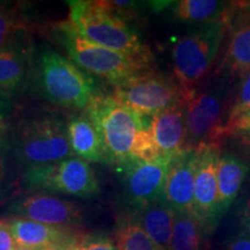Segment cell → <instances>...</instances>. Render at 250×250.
<instances>
[{
	"label": "cell",
	"mask_w": 250,
	"mask_h": 250,
	"mask_svg": "<svg viewBox=\"0 0 250 250\" xmlns=\"http://www.w3.org/2000/svg\"><path fill=\"white\" fill-rule=\"evenodd\" d=\"M14 110V103L12 96L0 90V123H4L8 117H11Z\"/></svg>",
	"instance_id": "obj_32"
},
{
	"label": "cell",
	"mask_w": 250,
	"mask_h": 250,
	"mask_svg": "<svg viewBox=\"0 0 250 250\" xmlns=\"http://www.w3.org/2000/svg\"><path fill=\"white\" fill-rule=\"evenodd\" d=\"M116 242L118 250H159L143 229L138 219L122 221L117 228Z\"/></svg>",
	"instance_id": "obj_23"
},
{
	"label": "cell",
	"mask_w": 250,
	"mask_h": 250,
	"mask_svg": "<svg viewBox=\"0 0 250 250\" xmlns=\"http://www.w3.org/2000/svg\"><path fill=\"white\" fill-rule=\"evenodd\" d=\"M17 248L8 223L0 220V250H14Z\"/></svg>",
	"instance_id": "obj_31"
},
{
	"label": "cell",
	"mask_w": 250,
	"mask_h": 250,
	"mask_svg": "<svg viewBox=\"0 0 250 250\" xmlns=\"http://www.w3.org/2000/svg\"><path fill=\"white\" fill-rule=\"evenodd\" d=\"M23 183L31 190L86 198L96 196L100 191L92 167L78 156L23 169Z\"/></svg>",
	"instance_id": "obj_8"
},
{
	"label": "cell",
	"mask_w": 250,
	"mask_h": 250,
	"mask_svg": "<svg viewBox=\"0 0 250 250\" xmlns=\"http://www.w3.org/2000/svg\"><path fill=\"white\" fill-rule=\"evenodd\" d=\"M204 227L192 212H177L169 250H201Z\"/></svg>",
	"instance_id": "obj_22"
},
{
	"label": "cell",
	"mask_w": 250,
	"mask_h": 250,
	"mask_svg": "<svg viewBox=\"0 0 250 250\" xmlns=\"http://www.w3.org/2000/svg\"><path fill=\"white\" fill-rule=\"evenodd\" d=\"M67 134L72 152L86 162L104 161L101 139L89 117L74 115L67 120Z\"/></svg>",
	"instance_id": "obj_19"
},
{
	"label": "cell",
	"mask_w": 250,
	"mask_h": 250,
	"mask_svg": "<svg viewBox=\"0 0 250 250\" xmlns=\"http://www.w3.org/2000/svg\"><path fill=\"white\" fill-rule=\"evenodd\" d=\"M250 109V70L239 80L237 87L234 93L232 101L228 105L226 125L230 124L234 120H236L240 115ZM224 129V131H225Z\"/></svg>",
	"instance_id": "obj_24"
},
{
	"label": "cell",
	"mask_w": 250,
	"mask_h": 250,
	"mask_svg": "<svg viewBox=\"0 0 250 250\" xmlns=\"http://www.w3.org/2000/svg\"><path fill=\"white\" fill-rule=\"evenodd\" d=\"M239 144L241 147L245 149V152L250 156V134H245V136H239Z\"/></svg>",
	"instance_id": "obj_34"
},
{
	"label": "cell",
	"mask_w": 250,
	"mask_h": 250,
	"mask_svg": "<svg viewBox=\"0 0 250 250\" xmlns=\"http://www.w3.org/2000/svg\"><path fill=\"white\" fill-rule=\"evenodd\" d=\"M229 34L217 73L220 81L229 85L250 70V23L229 28Z\"/></svg>",
	"instance_id": "obj_17"
},
{
	"label": "cell",
	"mask_w": 250,
	"mask_h": 250,
	"mask_svg": "<svg viewBox=\"0 0 250 250\" xmlns=\"http://www.w3.org/2000/svg\"><path fill=\"white\" fill-rule=\"evenodd\" d=\"M174 160V159H173ZM171 159L155 161L134 160L124 166V190L137 211L161 198Z\"/></svg>",
	"instance_id": "obj_11"
},
{
	"label": "cell",
	"mask_w": 250,
	"mask_h": 250,
	"mask_svg": "<svg viewBox=\"0 0 250 250\" xmlns=\"http://www.w3.org/2000/svg\"><path fill=\"white\" fill-rule=\"evenodd\" d=\"M4 123H0V137L4 134V131H5V126H4Z\"/></svg>",
	"instance_id": "obj_36"
},
{
	"label": "cell",
	"mask_w": 250,
	"mask_h": 250,
	"mask_svg": "<svg viewBox=\"0 0 250 250\" xmlns=\"http://www.w3.org/2000/svg\"><path fill=\"white\" fill-rule=\"evenodd\" d=\"M61 250H80V241L72 242L70 245L65 246L64 248H62Z\"/></svg>",
	"instance_id": "obj_35"
},
{
	"label": "cell",
	"mask_w": 250,
	"mask_h": 250,
	"mask_svg": "<svg viewBox=\"0 0 250 250\" xmlns=\"http://www.w3.org/2000/svg\"><path fill=\"white\" fill-rule=\"evenodd\" d=\"M80 250H118V248L110 237L90 235L81 240Z\"/></svg>",
	"instance_id": "obj_28"
},
{
	"label": "cell",
	"mask_w": 250,
	"mask_h": 250,
	"mask_svg": "<svg viewBox=\"0 0 250 250\" xmlns=\"http://www.w3.org/2000/svg\"><path fill=\"white\" fill-rule=\"evenodd\" d=\"M224 250H250V235L239 230L224 242Z\"/></svg>",
	"instance_id": "obj_30"
},
{
	"label": "cell",
	"mask_w": 250,
	"mask_h": 250,
	"mask_svg": "<svg viewBox=\"0 0 250 250\" xmlns=\"http://www.w3.org/2000/svg\"><path fill=\"white\" fill-rule=\"evenodd\" d=\"M227 28L250 23V0L246 1H230L229 11L225 18Z\"/></svg>",
	"instance_id": "obj_26"
},
{
	"label": "cell",
	"mask_w": 250,
	"mask_h": 250,
	"mask_svg": "<svg viewBox=\"0 0 250 250\" xmlns=\"http://www.w3.org/2000/svg\"><path fill=\"white\" fill-rule=\"evenodd\" d=\"M8 210L18 218L58 227L71 228L72 225L81 220L79 208L73 203L45 193H35L15 199Z\"/></svg>",
	"instance_id": "obj_12"
},
{
	"label": "cell",
	"mask_w": 250,
	"mask_h": 250,
	"mask_svg": "<svg viewBox=\"0 0 250 250\" xmlns=\"http://www.w3.org/2000/svg\"><path fill=\"white\" fill-rule=\"evenodd\" d=\"M249 174V165L239 155L220 152L218 160V192L220 217L229 210Z\"/></svg>",
	"instance_id": "obj_18"
},
{
	"label": "cell",
	"mask_w": 250,
	"mask_h": 250,
	"mask_svg": "<svg viewBox=\"0 0 250 250\" xmlns=\"http://www.w3.org/2000/svg\"><path fill=\"white\" fill-rule=\"evenodd\" d=\"M101 139L104 161L126 166L133 160V153L140 134L147 124L144 117L112 95L99 94L85 109Z\"/></svg>",
	"instance_id": "obj_4"
},
{
	"label": "cell",
	"mask_w": 250,
	"mask_h": 250,
	"mask_svg": "<svg viewBox=\"0 0 250 250\" xmlns=\"http://www.w3.org/2000/svg\"><path fill=\"white\" fill-rule=\"evenodd\" d=\"M15 245L19 248L56 250L78 241L71 228L51 226L23 218L8 221Z\"/></svg>",
	"instance_id": "obj_15"
},
{
	"label": "cell",
	"mask_w": 250,
	"mask_h": 250,
	"mask_svg": "<svg viewBox=\"0 0 250 250\" xmlns=\"http://www.w3.org/2000/svg\"><path fill=\"white\" fill-rule=\"evenodd\" d=\"M245 134H250V109L227 125L224 131V138L228 136L239 137Z\"/></svg>",
	"instance_id": "obj_29"
},
{
	"label": "cell",
	"mask_w": 250,
	"mask_h": 250,
	"mask_svg": "<svg viewBox=\"0 0 250 250\" xmlns=\"http://www.w3.org/2000/svg\"><path fill=\"white\" fill-rule=\"evenodd\" d=\"M219 155L218 146L198 148L192 213L201 221L206 232H211L221 219L217 177Z\"/></svg>",
	"instance_id": "obj_10"
},
{
	"label": "cell",
	"mask_w": 250,
	"mask_h": 250,
	"mask_svg": "<svg viewBox=\"0 0 250 250\" xmlns=\"http://www.w3.org/2000/svg\"><path fill=\"white\" fill-rule=\"evenodd\" d=\"M138 221L159 250H169L175 212L161 199L151 203L139 212Z\"/></svg>",
	"instance_id": "obj_21"
},
{
	"label": "cell",
	"mask_w": 250,
	"mask_h": 250,
	"mask_svg": "<svg viewBox=\"0 0 250 250\" xmlns=\"http://www.w3.org/2000/svg\"><path fill=\"white\" fill-rule=\"evenodd\" d=\"M37 80L45 99L62 108L86 109L99 95L92 78L55 50L40 55Z\"/></svg>",
	"instance_id": "obj_6"
},
{
	"label": "cell",
	"mask_w": 250,
	"mask_h": 250,
	"mask_svg": "<svg viewBox=\"0 0 250 250\" xmlns=\"http://www.w3.org/2000/svg\"><path fill=\"white\" fill-rule=\"evenodd\" d=\"M240 225H241V230L250 235V201L247 203L240 214Z\"/></svg>",
	"instance_id": "obj_33"
},
{
	"label": "cell",
	"mask_w": 250,
	"mask_h": 250,
	"mask_svg": "<svg viewBox=\"0 0 250 250\" xmlns=\"http://www.w3.org/2000/svg\"><path fill=\"white\" fill-rule=\"evenodd\" d=\"M230 1L219 0H180L170 6L173 19L182 23L203 26L225 20L229 11Z\"/></svg>",
	"instance_id": "obj_20"
},
{
	"label": "cell",
	"mask_w": 250,
	"mask_h": 250,
	"mask_svg": "<svg viewBox=\"0 0 250 250\" xmlns=\"http://www.w3.org/2000/svg\"><path fill=\"white\" fill-rule=\"evenodd\" d=\"M23 30L24 26L15 9L0 1V49Z\"/></svg>",
	"instance_id": "obj_25"
},
{
	"label": "cell",
	"mask_w": 250,
	"mask_h": 250,
	"mask_svg": "<svg viewBox=\"0 0 250 250\" xmlns=\"http://www.w3.org/2000/svg\"><path fill=\"white\" fill-rule=\"evenodd\" d=\"M68 21L83 39L134 57L152 56L138 31L111 7L109 1L76 0L68 2Z\"/></svg>",
	"instance_id": "obj_1"
},
{
	"label": "cell",
	"mask_w": 250,
	"mask_h": 250,
	"mask_svg": "<svg viewBox=\"0 0 250 250\" xmlns=\"http://www.w3.org/2000/svg\"><path fill=\"white\" fill-rule=\"evenodd\" d=\"M31 51L24 30L0 49V90L13 98L22 90L31 70Z\"/></svg>",
	"instance_id": "obj_16"
},
{
	"label": "cell",
	"mask_w": 250,
	"mask_h": 250,
	"mask_svg": "<svg viewBox=\"0 0 250 250\" xmlns=\"http://www.w3.org/2000/svg\"><path fill=\"white\" fill-rule=\"evenodd\" d=\"M9 144L13 158L23 169L56 164L73 155L68 142L67 121L55 112L28 115L18 124Z\"/></svg>",
	"instance_id": "obj_3"
},
{
	"label": "cell",
	"mask_w": 250,
	"mask_h": 250,
	"mask_svg": "<svg viewBox=\"0 0 250 250\" xmlns=\"http://www.w3.org/2000/svg\"><path fill=\"white\" fill-rule=\"evenodd\" d=\"M11 156H13L11 144H9V140L5 138V136L2 134L0 137V190L4 189L6 183L8 182V162Z\"/></svg>",
	"instance_id": "obj_27"
},
{
	"label": "cell",
	"mask_w": 250,
	"mask_h": 250,
	"mask_svg": "<svg viewBox=\"0 0 250 250\" xmlns=\"http://www.w3.org/2000/svg\"><path fill=\"white\" fill-rule=\"evenodd\" d=\"M62 248H64V247H62ZM61 249H56V250H61ZM14 250H37V249H26V248H19V247H17Z\"/></svg>",
	"instance_id": "obj_37"
},
{
	"label": "cell",
	"mask_w": 250,
	"mask_h": 250,
	"mask_svg": "<svg viewBox=\"0 0 250 250\" xmlns=\"http://www.w3.org/2000/svg\"><path fill=\"white\" fill-rule=\"evenodd\" d=\"M227 31L226 21L219 20L193 28L175 43L174 76L186 101L211 71Z\"/></svg>",
	"instance_id": "obj_5"
},
{
	"label": "cell",
	"mask_w": 250,
	"mask_h": 250,
	"mask_svg": "<svg viewBox=\"0 0 250 250\" xmlns=\"http://www.w3.org/2000/svg\"><path fill=\"white\" fill-rule=\"evenodd\" d=\"M198 149H186L171 161L161 201L175 213L192 212Z\"/></svg>",
	"instance_id": "obj_13"
},
{
	"label": "cell",
	"mask_w": 250,
	"mask_h": 250,
	"mask_svg": "<svg viewBox=\"0 0 250 250\" xmlns=\"http://www.w3.org/2000/svg\"><path fill=\"white\" fill-rule=\"evenodd\" d=\"M151 118L148 130L159 156L173 160L186 146V102Z\"/></svg>",
	"instance_id": "obj_14"
},
{
	"label": "cell",
	"mask_w": 250,
	"mask_h": 250,
	"mask_svg": "<svg viewBox=\"0 0 250 250\" xmlns=\"http://www.w3.org/2000/svg\"><path fill=\"white\" fill-rule=\"evenodd\" d=\"M228 83H220L195 93L186 101V149L218 146L224 139L228 111Z\"/></svg>",
	"instance_id": "obj_7"
},
{
	"label": "cell",
	"mask_w": 250,
	"mask_h": 250,
	"mask_svg": "<svg viewBox=\"0 0 250 250\" xmlns=\"http://www.w3.org/2000/svg\"><path fill=\"white\" fill-rule=\"evenodd\" d=\"M111 95L143 117H153L186 102L176 80L153 70L116 86Z\"/></svg>",
	"instance_id": "obj_9"
},
{
	"label": "cell",
	"mask_w": 250,
	"mask_h": 250,
	"mask_svg": "<svg viewBox=\"0 0 250 250\" xmlns=\"http://www.w3.org/2000/svg\"><path fill=\"white\" fill-rule=\"evenodd\" d=\"M55 35L74 64L85 72L103 78L114 87L152 71V56L134 57L89 42L68 20L56 24Z\"/></svg>",
	"instance_id": "obj_2"
}]
</instances>
